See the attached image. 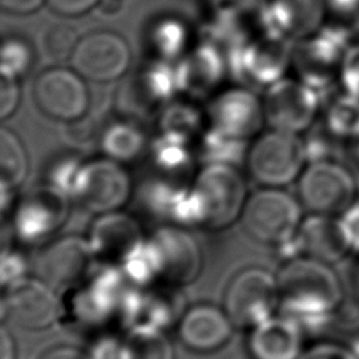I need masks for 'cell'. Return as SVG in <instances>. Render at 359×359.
<instances>
[{
    "mask_svg": "<svg viewBox=\"0 0 359 359\" xmlns=\"http://www.w3.org/2000/svg\"><path fill=\"white\" fill-rule=\"evenodd\" d=\"M278 289L282 314L299 325L321 323L341 300V286L325 262L293 258L279 272Z\"/></svg>",
    "mask_w": 359,
    "mask_h": 359,
    "instance_id": "obj_1",
    "label": "cell"
},
{
    "mask_svg": "<svg viewBox=\"0 0 359 359\" xmlns=\"http://www.w3.org/2000/svg\"><path fill=\"white\" fill-rule=\"evenodd\" d=\"M191 192L201 224L222 229L241 216L247 187L241 172L227 163H206L195 177Z\"/></svg>",
    "mask_w": 359,
    "mask_h": 359,
    "instance_id": "obj_2",
    "label": "cell"
},
{
    "mask_svg": "<svg viewBox=\"0 0 359 359\" xmlns=\"http://www.w3.org/2000/svg\"><path fill=\"white\" fill-rule=\"evenodd\" d=\"M307 151L303 139L290 132L272 129L259 135L247 150L251 177L264 187L280 188L300 177Z\"/></svg>",
    "mask_w": 359,
    "mask_h": 359,
    "instance_id": "obj_3",
    "label": "cell"
},
{
    "mask_svg": "<svg viewBox=\"0 0 359 359\" xmlns=\"http://www.w3.org/2000/svg\"><path fill=\"white\" fill-rule=\"evenodd\" d=\"M241 222L255 240L283 245L294 238L302 224V208L286 191L264 187L247 199Z\"/></svg>",
    "mask_w": 359,
    "mask_h": 359,
    "instance_id": "obj_4",
    "label": "cell"
},
{
    "mask_svg": "<svg viewBox=\"0 0 359 359\" xmlns=\"http://www.w3.org/2000/svg\"><path fill=\"white\" fill-rule=\"evenodd\" d=\"M299 198L314 215L345 213L355 199V181L351 172L330 160L310 161L299 177Z\"/></svg>",
    "mask_w": 359,
    "mask_h": 359,
    "instance_id": "obj_5",
    "label": "cell"
},
{
    "mask_svg": "<svg viewBox=\"0 0 359 359\" xmlns=\"http://www.w3.org/2000/svg\"><path fill=\"white\" fill-rule=\"evenodd\" d=\"M132 180L122 163L107 156L81 163L72 198L95 213L118 210L130 196Z\"/></svg>",
    "mask_w": 359,
    "mask_h": 359,
    "instance_id": "obj_6",
    "label": "cell"
},
{
    "mask_svg": "<svg viewBox=\"0 0 359 359\" xmlns=\"http://www.w3.org/2000/svg\"><path fill=\"white\" fill-rule=\"evenodd\" d=\"M279 302L278 280L268 271L248 268L237 273L227 286L224 311L233 325L254 328L272 317Z\"/></svg>",
    "mask_w": 359,
    "mask_h": 359,
    "instance_id": "obj_7",
    "label": "cell"
},
{
    "mask_svg": "<svg viewBox=\"0 0 359 359\" xmlns=\"http://www.w3.org/2000/svg\"><path fill=\"white\" fill-rule=\"evenodd\" d=\"M352 39L330 25L300 39L292 55L299 80L316 88L338 81L341 66Z\"/></svg>",
    "mask_w": 359,
    "mask_h": 359,
    "instance_id": "obj_8",
    "label": "cell"
},
{
    "mask_svg": "<svg viewBox=\"0 0 359 359\" xmlns=\"http://www.w3.org/2000/svg\"><path fill=\"white\" fill-rule=\"evenodd\" d=\"M133 286L115 265L91 272L74 294L73 313L87 325H102L112 318L121 320L125 300Z\"/></svg>",
    "mask_w": 359,
    "mask_h": 359,
    "instance_id": "obj_9",
    "label": "cell"
},
{
    "mask_svg": "<svg viewBox=\"0 0 359 359\" xmlns=\"http://www.w3.org/2000/svg\"><path fill=\"white\" fill-rule=\"evenodd\" d=\"M32 97L43 115L60 122L79 121L90 104L84 77L74 69L60 66L49 67L36 76Z\"/></svg>",
    "mask_w": 359,
    "mask_h": 359,
    "instance_id": "obj_10",
    "label": "cell"
},
{
    "mask_svg": "<svg viewBox=\"0 0 359 359\" xmlns=\"http://www.w3.org/2000/svg\"><path fill=\"white\" fill-rule=\"evenodd\" d=\"M70 60L73 69L84 79L108 83L128 72L132 55L123 36L101 29L80 38Z\"/></svg>",
    "mask_w": 359,
    "mask_h": 359,
    "instance_id": "obj_11",
    "label": "cell"
},
{
    "mask_svg": "<svg viewBox=\"0 0 359 359\" xmlns=\"http://www.w3.org/2000/svg\"><path fill=\"white\" fill-rule=\"evenodd\" d=\"M262 104L272 129L296 135L311 126L318 111L316 90L299 79L282 77L272 83Z\"/></svg>",
    "mask_w": 359,
    "mask_h": 359,
    "instance_id": "obj_12",
    "label": "cell"
},
{
    "mask_svg": "<svg viewBox=\"0 0 359 359\" xmlns=\"http://www.w3.org/2000/svg\"><path fill=\"white\" fill-rule=\"evenodd\" d=\"M67 199V195L50 184L27 194L14 210L13 230L15 236L25 244L45 241L65 223Z\"/></svg>",
    "mask_w": 359,
    "mask_h": 359,
    "instance_id": "obj_13",
    "label": "cell"
},
{
    "mask_svg": "<svg viewBox=\"0 0 359 359\" xmlns=\"http://www.w3.org/2000/svg\"><path fill=\"white\" fill-rule=\"evenodd\" d=\"M95 254L88 240L69 236L50 243L36 261L42 280L52 287H73L81 285L93 272Z\"/></svg>",
    "mask_w": 359,
    "mask_h": 359,
    "instance_id": "obj_14",
    "label": "cell"
},
{
    "mask_svg": "<svg viewBox=\"0 0 359 359\" xmlns=\"http://www.w3.org/2000/svg\"><path fill=\"white\" fill-rule=\"evenodd\" d=\"M3 318L7 316L24 330H43L52 325L62 313L53 287L42 279L25 278L6 289Z\"/></svg>",
    "mask_w": 359,
    "mask_h": 359,
    "instance_id": "obj_15",
    "label": "cell"
},
{
    "mask_svg": "<svg viewBox=\"0 0 359 359\" xmlns=\"http://www.w3.org/2000/svg\"><path fill=\"white\" fill-rule=\"evenodd\" d=\"M208 116L210 130L243 142L255 135L265 119L264 104L245 88H230L216 95Z\"/></svg>",
    "mask_w": 359,
    "mask_h": 359,
    "instance_id": "obj_16",
    "label": "cell"
},
{
    "mask_svg": "<svg viewBox=\"0 0 359 359\" xmlns=\"http://www.w3.org/2000/svg\"><path fill=\"white\" fill-rule=\"evenodd\" d=\"M160 269V279L170 285L192 282L202 266V254L196 240L181 226L167 224L150 237Z\"/></svg>",
    "mask_w": 359,
    "mask_h": 359,
    "instance_id": "obj_17",
    "label": "cell"
},
{
    "mask_svg": "<svg viewBox=\"0 0 359 359\" xmlns=\"http://www.w3.org/2000/svg\"><path fill=\"white\" fill-rule=\"evenodd\" d=\"M142 240L137 222L119 210L101 213L93 223L88 236L95 257L116 265Z\"/></svg>",
    "mask_w": 359,
    "mask_h": 359,
    "instance_id": "obj_18",
    "label": "cell"
},
{
    "mask_svg": "<svg viewBox=\"0 0 359 359\" xmlns=\"http://www.w3.org/2000/svg\"><path fill=\"white\" fill-rule=\"evenodd\" d=\"M289 38L268 31L259 39H252L240 50L238 66L247 77L269 86L282 79L289 62H292V48Z\"/></svg>",
    "mask_w": 359,
    "mask_h": 359,
    "instance_id": "obj_19",
    "label": "cell"
},
{
    "mask_svg": "<svg viewBox=\"0 0 359 359\" xmlns=\"http://www.w3.org/2000/svg\"><path fill=\"white\" fill-rule=\"evenodd\" d=\"M325 17V0H271L265 13L268 31L289 39L316 32Z\"/></svg>",
    "mask_w": 359,
    "mask_h": 359,
    "instance_id": "obj_20",
    "label": "cell"
},
{
    "mask_svg": "<svg viewBox=\"0 0 359 359\" xmlns=\"http://www.w3.org/2000/svg\"><path fill=\"white\" fill-rule=\"evenodd\" d=\"M233 323L226 311L209 304L187 310L180 320L178 332L182 342L195 351L208 352L220 348L231 335Z\"/></svg>",
    "mask_w": 359,
    "mask_h": 359,
    "instance_id": "obj_21",
    "label": "cell"
},
{
    "mask_svg": "<svg viewBox=\"0 0 359 359\" xmlns=\"http://www.w3.org/2000/svg\"><path fill=\"white\" fill-rule=\"evenodd\" d=\"M248 349L254 359H299L300 325L286 316L271 317L251 328Z\"/></svg>",
    "mask_w": 359,
    "mask_h": 359,
    "instance_id": "obj_22",
    "label": "cell"
},
{
    "mask_svg": "<svg viewBox=\"0 0 359 359\" xmlns=\"http://www.w3.org/2000/svg\"><path fill=\"white\" fill-rule=\"evenodd\" d=\"M297 245L310 258L334 262L349 247V240L341 222L332 216L314 215L302 222L297 230Z\"/></svg>",
    "mask_w": 359,
    "mask_h": 359,
    "instance_id": "obj_23",
    "label": "cell"
},
{
    "mask_svg": "<svg viewBox=\"0 0 359 359\" xmlns=\"http://www.w3.org/2000/svg\"><path fill=\"white\" fill-rule=\"evenodd\" d=\"M224 63L217 50L210 46H199L192 50L175 72L177 88L189 94L210 91L223 77Z\"/></svg>",
    "mask_w": 359,
    "mask_h": 359,
    "instance_id": "obj_24",
    "label": "cell"
},
{
    "mask_svg": "<svg viewBox=\"0 0 359 359\" xmlns=\"http://www.w3.org/2000/svg\"><path fill=\"white\" fill-rule=\"evenodd\" d=\"M28 174V154L15 132L3 126L0 129V187L13 191L18 188Z\"/></svg>",
    "mask_w": 359,
    "mask_h": 359,
    "instance_id": "obj_25",
    "label": "cell"
},
{
    "mask_svg": "<svg viewBox=\"0 0 359 359\" xmlns=\"http://www.w3.org/2000/svg\"><path fill=\"white\" fill-rule=\"evenodd\" d=\"M146 147V136L130 121L114 122L101 137L104 156L119 163L136 158Z\"/></svg>",
    "mask_w": 359,
    "mask_h": 359,
    "instance_id": "obj_26",
    "label": "cell"
},
{
    "mask_svg": "<svg viewBox=\"0 0 359 359\" xmlns=\"http://www.w3.org/2000/svg\"><path fill=\"white\" fill-rule=\"evenodd\" d=\"M118 266L128 280L139 287H144L160 279L158 259L150 237L139 241Z\"/></svg>",
    "mask_w": 359,
    "mask_h": 359,
    "instance_id": "obj_27",
    "label": "cell"
},
{
    "mask_svg": "<svg viewBox=\"0 0 359 359\" xmlns=\"http://www.w3.org/2000/svg\"><path fill=\"white\" fill-rule=\"evenodd\" d=\"M125 339L133 359H174V348L161 328L135 325Z\"/></svg>",
    "mask_w": 359,
    "mask_h": 359,
    "instance_id": "obj_28",
    "label": "cell"
},
{
    "mask_svg": "<svg viewBox=\"0 0 359 359\" xmlns=\"http://www.w3.org/2000/svg\"><path fill=\"white\" fill-rule=\"evenodd\" d=\"M325 125L339 139H359V100L342 93L328 107Z\"/></svg>",
    "mask_w": 359,
    "mask_h": 359,
    "instance_id": "obj_29",
    "label": "cell"
},
{
    "mask_svg": "<svg viewBox=\"0 0 359 359\" xmlns=\"http://www.w3.org/2000/svg\"><path fill=\"white\" fill-rule=\"evenodd\" d=\"M80 41L76 29L67 24H53L43 28L41 35V49L50 62H63L72 57Z\"/></svg>",
    "mask_w": 359,
    "mask_h": 359,
    "instance_id": "obj_30",
    "label": "cell"
},
{
    "mask_svg": "<svg viewBox=\"0 0 359 359\" xmlns=\"http://www.w3.org/2000/svg\"><path fill=\"white\" fill-rule=\"evenodd\" d=\"M34 62L31 45L20 36H8L1 43V73L22 77L28 73Z\"/></svg>",
    "mask_w": 359,
    "mask_h": 359,
    "instance_id": "obj_31",
    "label": "cell"
},
{
    "mask_svg": "<svg viewBox=\"0 0 359 359\" xmlns=\"http://www.w3.org/2000/svg\"><path fill=\"white\" fill-rule=\"evenodd\" d=\"M325 7L331 25L359 41V0H325Z\"/></svg>",
    "mask_w": 359,
    "mask_h": 359,
    "instance_id": "obj_32",
    "label": "cell"
},
{
    "mask_svg": "<svg viewBox=\"0 0 359 359\" xmlns=\"http://www.w3.org/2000/svg\"><path fill=\"white\" fill-rule=\"evenodd\" d=\"M185 31L180 22L168 20L160 22L153 34V45L163 59H171L181 53L185 46Z\"/></svg>",
    "mask_w": 359,
    "mask_h": 359,
    "instance_id": "obj_33",
    "label": "cell"
},
{
    "mask_svg": "<svg viewBox=\"0 0 359 359\" xmlns=\"http://www.w3.org/2000/svg\"><path fill=\"white\" fill-rule=\"evenodd\" d=\"M338 83L342 93L359 100V41L352 42L344 57Z\"/></svg>",
    "mask_w": 359,
    "mask_h": 359,
    "instance_id": "obj_34",
    "label": "cell"
},
{
    "mask_svg": "<svg viewBox=\"0 0 359 359\" xmlns=\"http://www.w3.org/2000/svg\"><path fill=\"white\" fill-rule=\"evenodd\" d=\"M1 285L4 289L14 286L27 278L25 258L15 250L4 248L1 252Z\"/></svg>",
    "mask_w": 359,
    "mask_h": 359,
    "instance_id": "obj_35",
    "label": "cell"
},
{
    "mask_svg": "<svg viewBox=\"0 0 359 359\" xmlns=\"http://www.w3.org/2000/svg\"><path fill=\"white\" fill-rule=\"evenodd\" d=\"M87 359H133L130 348L126 339H119L116 337H101L98 338L88 355Z\"/></svg>",
    "mask_w": 359,
    "mask_h": 359,
    "instance_id": "obj_36",
    "label": "cell"
},
{
    "mask_svg": "<svg viewBox=\"0 0 359 359\" xmlns=\"http://www.w3.org/2000/svg\"><path fill=\"white\" fill-rule=\"evenodd\" d=\"M21 100L20 79L7 73H1L0 81V116L1 119L13 115Z\"/></svg>",
    "mask_w": 359,
    "mask_h": 359,
    "instance_id": "obj_37",
    "label": "cell"
},
{
    "mask_svg": "<svg viewBox=\"0 0 359 359\" xmlns=\"http://www.w3.org/2000/svg\"><path fill=\"white\" fill-rule=\"evenodd\" d=\"M101 1L102 0H46V4L52 11L60 15L76 17L90 11Z\"/></svg>",
    "mask_w": 359,
    "mask_h": 359,
    "instance_id": "obj_38",
    "label": "cell"
},
{
    "mask_svg": "<svg viewBox=\"0 0 359 359\" xmlns=\"http://www.w3.org/2000/svg\"><path fill=\"white\" fill-rule=\"evenodd\" d=\"M299 359H353V358L339 346H335L331 344H321L309 349Z\"/></svg>",
    "mask_w": 359,
    "mask_h": 359,
    "instance_id": "obj_39",
    "label": "cell"
},
{
    "mask_svg": "<svg viewBox=\"0 0 359 359\" xmlns=\"http://www.w3.org/2000/svg\"><path fill=\"white\" fill-rule=\"evenodd\" d=\"M349 244L359 247V203H353L345 213L341 220Z\"/></svg>",
    "mask_w": 359,
    "mask_h": 359,
    "instance_id": "obj_40",
    "label": "cell"
},
{
    "mask_svg": "<svg viewBox=\"0 0 359 359\" xmlns=\"http://www.w3.org/2000/svg\"><path fill=\"white\" fill-rule=\"evenodd\" d=\"M46 0H0V6L4 11L11 14H31L42 7Z\"/></svg>",
    "mask_w": 359,
    "mask_h": 359,
    "instance_id": "obj_41",
    "label": "cell"
},
{
    "mask_svg": "<svg viewBox=\"0 0 359 359\" xmlns=\"http://www.w3.org/2000/svg\"><path fill=\"white\" fill-rule=\"evenodd\" d=\"M41 359H87V355L72 346H57L48 351Z\"/></svg>",
    "mask_w": 359,
    "mask_h": 359,
    "instance_id": "obj_42",
    "label": "cell"
},
{
    "mask_svg": "<svg viewBox=\"0 0 359 359\" xmlns=\"http://www.w3.org/2000/svg\"><path fill=\"white\" fill-rule=\"evenodd\" d=\"M0 359H15L14 341L6 327L0 330Z\"/></svg>",
    "mask_w": 359,
    "mask_h": 359,
    "instance_id": "obj_43",
    "label": "cell"
},
{
    "mask_svg": "<svg viewBox=\"0 0 359 359\" xmlns=\"http://www.w3.org/2000/svg\"><path fill=\"white\" fill-rule=\"evenodd\" d=\"M254 0H215V3L223 8L224 11H238L241 8H245L248 7L250 4H252Z\"/></svg>",
    "mask_w": 359,
    "mask_h": 359,
    "instance_id": "obj_44",
    "label": "cell"
},
{
    "mask_svg": "<svg viewBox=\"0 0 359 359\" xmlns=\"http://www.w3.org/2000/svg\"><path fill=\"white\" fill-rule=\"evenodd\" d=\"M356 158H358V163H359V139H358V146H356Z\"/></svg>",
    "mask_w": 359,
    "mask_h": 359,
    "instance_id": "obj_45",
    "label": "cell"
}]
</instances>
